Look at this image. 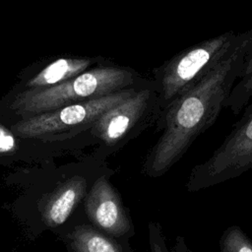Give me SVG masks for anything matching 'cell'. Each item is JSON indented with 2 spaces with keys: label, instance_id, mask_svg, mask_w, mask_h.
<instances>
[{
  "label": "cell",
  "instance_id": "cell-6",
  "mask_svg": "<svg viewBox=\"0 0 252 252\" xmlns=\"http://www.w3.org/2000/svg\"><path fill=\"white\" fill-rule=\"evenodd\" d=\"M159 114L158 86L148 82L126 100L104 112L93 125V130L104 145L114 146L157 122Z\"/></svg>",
  "mask_w": 252,
  "mask_h": 252
},
{
  "label": "cell",
  "instance_id": "cell-14",
  "mask_svg": "<svg viewBox=\"0 0 252 252\" xmlns=\"http://www.w3.org/2000/svg\"><path fill=\"white\" fill-rule=\"evenodd\" d=\"M15 148V141L14 138L0 131V154H7L14 150Z\"/></svg>",
  "mask_w": 252,
  "mask_h": 252
},
{
  "label": "cell",
  "instance_id": "cell-8",
  "mask_svg": "<svg viewBox=\"0 0 252 252\" xmlns=\"http://www.w3.org/2000/svg\"><path fill=\"white\" fill-rule=\"evenodd\" d=\"M88 182L80 175L72 176L60 183L43 200L42 221L48 228L62 225L88 193Z\"/></svg>",
  "mask_w": 252,
  "mask_h": 252
},
{
  "label": "cell",
  "instance_id": "cell-15",
  "mask_svg": "<svg viewBox=\"0 0 252 252\" xmlns=\"http://www.w3.org/2000/svg\"><path fill=\"white\" fill-rule=\"evenodd\" d=\"M174 250H175V252H193L186 245V242H185V240H184V238L182 236H178L176 238V243H175Z\"/></svg>",
  "mask_w": 252,
  "mask_h": 252
},
{
  "label": "cell",
  "instance_id": "cell-13",
  "mask_svg": "<svg viewBox=\"0 0 252 252\" xmlns=\"http://www.w3.org/2000/svg\"><path fill=\"white\" fill-rule=\"evenodd\" d=\"M150 252H169L161 225L157 221H150L148 224Z\"/></svg>",
  "mask_w": 252,
  "mask_h": 252
},
{
  "label": "cell",
  "instance_id": "cell-12",
  "mask_svg": "<svg viewBox=\"0 0 252 252\" xmlns=\"http://www.w3.org/2000/svg\"><path fill=\"white\" fill-rule=\"evenodd\" d=\"M220 252H252V240L239 225L226 227L219 242Z\"/></svg>",
  "mask_w": 252,
  "mask_h": 252
},
{
  "label": "cell",
  "instance_id": "cell-4",
  "mask_svg": "<svg viewBox=\"0 0 252 252\" xmlns=\"http://www.w3.org/2000/svg\"><path fill=\"white\" fill-rule=\"evenodd\" d=\"M252 168V103L209 158L189 172L185 187L198 192L240 176Z\"/></svg>",
  "mask_w": 252,
  "mask_h": 252
},
{
  "label": "cell",
  "instance_id": "cell-5",
  "mask_svg": "<svg viewBox=\"0 0 252 252\" xmlns=\"http://www.w3.org/2000/svg\"><path fill=\"white\" fill-rule=\"evenodd\" d=\"M138 88L125 89L98 98L90 99L40 113L17 122L12 127L15 135L40 139L74 130L79 126L94 125L107 110L130 97Z\"/></svg>",
  "mask_w": 252,
  "mask_h": 252
},
{
  "label": "cell",
  "instance_id": "cell-7",
  "mask_svg": "<svg viewBox=\"0 0 252 252\" xmlns=\"http://www.w3.org/2000/svg\"><path fill=\"white\" fill-rule=\"evenodd\" d=\"M85 213L95 228L112 238L131 237L134 226L117 191L106 176L97 178L84 199Z\"/></svg>",
  "mask_w": 252,
  "mask_h": 252
},
{
  "label": "cell",
  "instance_id": "cell-3",
  "mask_svg": "<svg viewBox=\"0 0 252 252\" xmlns=\"http://www.w3.org/2000/svg\"><path fill=\"white\" fill-rule=\"evenodd\" d=\"M236 34L234 32H226L195 43L155 70L160 113L221 59Z\"/></svg>",
  "mask_w": 252,
  "mask_h": 252
},
{
  "label": "cell",
  "instance_id": "cell-1",
  "mask_svg": "<svg viewBox=\"0 0 252 252\" xmlns=\"http://www.w3.org/2000/svg\"><path fill=\"white\" fill-rule=\"evenodd\" d=\"M251 54L252 29H249L237 33L221 59L160 113L157 129L162 133L146 158V175L165 174L215 123Z\"/></svg>",
  "mask_w": 252,
  "mask_h": 252
},
{
  "label": "cell",
  "instance_id": "cell-2",
  "mask_svg": "<svg viewBox=\"0 0 252 252\" xmlns=\"http://www.w3.org/2000/svg\"><path fill=\"white\" fill-rule=\"evenodd\" d=\"M135 81V74L128 70L97 67L55 87L24 91L15 96L11 107L29 117L129 89Z\"/></svg>",
  "mask_w": 252,
  "mask_h": 252
},
{
  "label": "cell",
  "instance_id": "cell-11",
  "mask_svg": "<svg viewBox=\"0 0 252 252\" xmlns=\"http://www.w3.org/2000/svg\"><path fill=\"white\" fill-rule=\"evenodd\" d=\"M252 97V54L247 59L243 71L235 85L223 107L229 108L233 114H239Z\"/></svg>",
  "mask_w": 252,
  "mask_h": 252
},
{
  "label": "cell",
  "instance_id": "cell-9",
  "mask_svg": "<svg viewBox=\"0 0 252 252\" xmlns=\"http://www.w3.org/2000/svg\"><path fill=\"white\" fill-rule=\"evenodd\" d=\"M88 58H60L38 72L26 83V91H37L58 86L86 72L93 64Z\"/></svg>",
  "mask_w": 252,
  "mask_h": 252
},
{
  "label": "cell",
  "instance_id": "cell-10",
  "mask_svg": "<svg viewBox=\"0 0 252 252\" xmlns=\"http://www.w3.org/2000/svg\"><path fill=\"white\" fill-rule=\"evenodd\" d=\"M73 252H124L114 238L88 224H77L67 233Z\"/></svg>",
  "mask_w": 252,
  "mask_h": 252
}]
</instances>
